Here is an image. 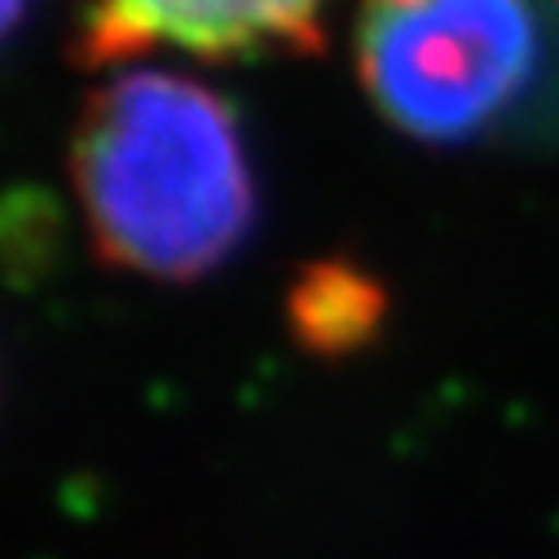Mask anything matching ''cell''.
<instances>
[{
    "instance_id": "6da1fadb",
    "label": "cell",
    "mask_w": 559,
    "mask_h": 559,
    "mask_svg": "<svg viewBox=\"0 0 559 559\" xmlns=\"http://www.w3.org/2000/svg\"><path fill=\"white\" fill-rule=\"evenodd\" d=\"M71 177L102 260L168 283L216 269L255 212L229 106L168 71H123L88 97Z\"/></svg>"
},
{
    "instance_id": "7a4b0ae2",
    "label": "cell",
    "mask_w": 559,
    "mask_h": 559,
    "mask_svg": "<svg viewBox=\"0 0 559 559\" xmlns=\"http://www.w3.org/2000/svg\"><path fill=\"white\" fill-rule=\"evenodd\" d=\"M537 67L528 0H366L357 75L388 123L418 142H467L498 123Z\"/></svg>"
},
{
    "instance_id": "3957f363",
    "label": "cell",
    "mask_w": 559,
    "mask_h": 559,
    "mask_svg": "<svg viewBox=\"0 0 559 559\" xmlns=\"http://www.w3.org/2000/svg\"><path fill=\"white\" fill-rule=\"evenodd\" d=\"M326 0H93L80 36L88 67L146 49L199 58L313 53L322 45Z\"/></svg>"
},
{
    "instance_id": "277c9868",
    "label": "cell",
    "mask_w": 559,
    "mask_h": 559,
    "mask_svg": "<svg viewBox=\"0 0 559 559\" xmlns=\"http://www.w3.org/2000/svg\"><path fill=\"white\" fill-rule=\"evenodd\" d=\"M287 309L300 344H309L313 353H348L374 331L383 300L361 273L322 264L296 283Z\"/></svg>"
},
{
    "instance_id": "5b68a950",
    "label": "cell",
    "mask_w": 559,
    "mask_h": 559,
    "mask_svg": "<svg viewBox=\"0 0 559 559\" xmlns=\"http://www.w3.org/2000/svg\"><path fill=\"white\" fill-rule=\"evenodd\" d=\"M23 10H27V0H0V40H5V32L23 19Z\"/></svg>"
}]
</instances>
